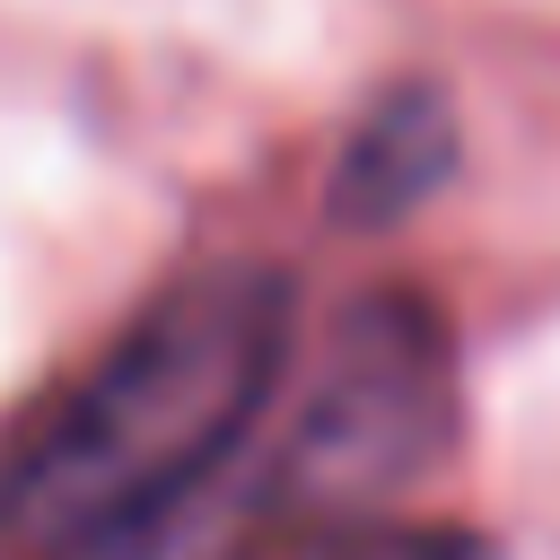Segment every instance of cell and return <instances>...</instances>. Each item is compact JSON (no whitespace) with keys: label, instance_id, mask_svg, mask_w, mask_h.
Wrapping results in <instances>:
<instances>
[{"label":"cell","instance_id":"5","mask_svg":"<svg viewBox=\"0 0 560 560\" xmlns=\"http://www.w3.org/2000/svg\"><path fill=\"white\" fill-rule=\"evenodd\" d=\"M298 560H499L481 534H455V525H359V516H332Z\"/></svg>","mask_w":560,"mask_h":560},{"label":"cell","instance_id":"2","mask_svg":"<svg viewBox=\"0 0 560 560\" xmlns=\"http://www.w3.org/2000/svg\"><path fill=\"white\" fill-rule=\"evenodd\" d=\"M455 438V359L420 298H359L324 368L280 438L271 499L315 516H359L394 490H411Z\"/></svg>","mask_w":560,"mask_h":560},{"label":"cell","instance_id":"4","mask_svg":"<svg viewBox=\"0 0 560 560\" xmlns=\"http://www.w3.org/2000/svg\"><path fill=\"white\" fill-rule=\"evenodd\" d=\"M236 542H245V508H236V499L219 490V472H210L201 490L131 516V525H114L105 542H88V551H70V560H228Z\"/></svg>","mask_w":560,"mask_h":560},{"label":"cell","instance_id":"3","mask_svg":"<svg viewBox=\"0 0 560 560\" xmlns=\"http://www.w3.org/2000/svg\"><path fill=\"white\" fill-rule=\"evenodd\" d=\"M446 166H455V122H446V105H438L429 88H402V96H385V105L350 131L341 175H332V201H341V219H402L411 201H429V192L446 184Z\"/></svg>","mask_w":560,"mask_h":560},{"label":"cell","instance_id":"1","mask_svg":"<svg viewBox=\"0 0 560 560\" xmlns=\"http://www.w3.org/2000/svg\"><path fill=\"white\" fill-rule=\"evenodd\" d=\"M289 359V280L219 262L166 289L18 446L0 481V534L35 560H70L114 525L228 472L236 438L271 402Z\"/></svg>","mask_w":560,"mask_h":560}]
</instances>
